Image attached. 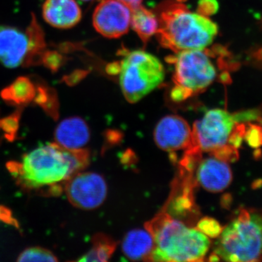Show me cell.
Returning <instances> with one entry per match:
<instances>
[{
	"instance_id": "cell-32",
	"label": "cell",
	"mask_w": 262,
	"mask_h": 262,
	"mask_svg": "<svg viewBox=\"0 0 262 262\" xmlns=\"http://www.w3.org/2000/svg\"><path fill=\"white\" fill-rule=\"evenodd\" d=\"M82 1H85V2H87V1H91V0H82Z\"/></svg>"
},
{
	"instance_id": "cell-23",
	"label": "cell",
	"mask_w": 262,
	"mask_h": 262,
	"mask_svg": "<svg viewBox=\"0 0 262 262\" xmlns=\"http://www.w3.org/2000/svg\"><path fill=\"white\" fill-rule=\"evenodd\" d=\"M67 61L68 58L64 56V53L56 50L47 49L42 57L41 65L44 66L52 73H56L64 66Z\"/></svg>"
},
{
	"instance_id": "cell-31",
	"label": "cell",
	"mask_w": 262,
	"mask_h": 262,
	"mask_svg": "<svg viewBox=\"0 0 262 262\" xmlns=\"http://www.w3.org/2000/svg\"><path fill=\"white\" fill-rule=\"evenodd\" d=\"M132 11L141 5L143 0H118Z\"/></svg>"
},
{
	"instance_id": "cell-2",
	"label": "cell",
	"mask_w": 262,
	"mask_h": 262,
	"mask_svg": "<svg viewBox=\"0 0 262 262\" xmlns=\"http://www.w3.org/2000/svg\"><path fill=\"white\" fill-rule=\"evenodd\" d=\"M145 229L155 242L150 261H202L211 246L209 237L164 210L146 222Z\"/></svg>"
},
{
	"instance_id": "cell-26",
	"label": "cell",
	"mask_w": 262,
	"mask_h": 262,
	"mask_svg": "<svg viewBox=\"0 0 262 262\" xmlns=\"http://www.w3.org/2000/svg\"><path fill=\"white\" fill-rule=\"evenodd\" d=\"M210 154L212 157L227 163H233L239 159L238 149L229 144L213 150Z\"/></svg>"
},
{
	"instance_id": "cell-11",
	"label": "cell",
	"mask_w": 262,
	"mask_h": 262,
	"mask_svg": "<svg viewBox=\"0 0 262 262\" xmlns=\"http://www.w3.org/2000/svg\"><path fill=\"white\" fill-rule=\"evenodd\" d=\"M27 51L26 32L10 26H0V63L8 69L23 66Z\"/></svg>"
},
{
	"instance_id": "cell-3",
	"label": "cell",
	"mask_w": 262,
	"mask_h": 262,
	"mask_svg": "<svg viewBox=\"0 0 262 262\" xmlns=\"http://www.w3.org/2000/svg\"><path fill=\"white\" fill-rule=\"evenodd\" d=\"M158 19L159 28L156 34L160 44L176 53L205 50L219 32L218 26L211 19L193 13L180 3H164Z\"/></svg>"
},
{
	"instance_id": "cell-4",
	"label": "cell",
	"mask_w": 262,
	"mask_h": 262,
	"mask_svg": "<svg viewBox=\"0 0 262 262\" xmlns=\"http://www.w3.org/2000/svg\"><path fill=\"white\" fill-rule=\"evenodd\" d=\"M213 253L227 261H262V210L241 208L223 228Z\"/></svg>"
},
{
	"instance_id": "cell-16",
	"label": "cell",
	"mask_w": 262,
	"mask_h": 262,
	"mask_svg": "<svg viewBox=\"0 0 262 262\" xmlns=\"http://www.w3.org/2000/svg\"><path fill=\"white\" fill-rule=\"evenodd\" d=\"M35 94V82L29 77L22 76L2 90L0 96L8 104L24 107L34 101Z\"/></svg>"
},
{
	"instance_id": "cell-1",
	"label": "cell",
	"mask_w": 262,
	"mask_h": 262,
	"mask_svg": "<svg viewBox=\"0 0 262 262\" xmlns=\"http://www.w3.org/2000/svg\"><path fill=\"white\" fill-rule=\"evenodd\" d=\"M89 163L87 149H67L54 142L26 154L21 162H8L6 166L24 189L57 196L64 190L66 182Z\"/></svg>"
},
{
	"instance_id": "cell-30",
	"label": "cell",
	"mask_w": 262,
	"mask_h": 262,
	"mask_svg": "<svg viewBox=\"0 0 262 262\" xmlns=\"http://www.w3.org/2000/svg\"><path fill=\"white\" fill-rule=\"evenodd\" d=\"M85 75L86 73L83 71H75L70 75L63 76V78H62V82H65L67 85L74 86L78 83Z\"/></svg>"
},
{
	"instance_id": "cell-12",
	"label": "cell",
	"mask_w": 262,
	"mask_h": 262,
	"mask_svg": "<svg viewBox=\"0 0 262 262\" xmlns=\"http://www.w3.org/2000/svg\"><path fill=\"white\" fill-rule=\"evenodd\" d=\"M196 181L208 192H220L230 185L232 172L227 163L211 157L198 163Z\"/></svg>"
},
{
	"instance_id": "cell-10",
	"label": "cell",
	"mask_w": 262,
	"mask_h": 262,
	"mask_svg": "<svg viewBox=\"0 0 262 262\" xmlns=\"http://www.w3.org/2000/svg\"><path fill=\"white\" fill-rule=\"evenodd\" d=\"M154 139L158 147L165 151L187 149L192 145V130L182 117L168 115L155 127Z\"/></svg>"
},
{
	"instance_id": "cell-18",
	"label": "cell",
	"mask_w": 262,
	"mask_h": 262,
	"mask_svg": "<svg viewBox=\"0 0 262 262\" xmlns=\"http://www.w3.org/2000/svg\"><path fill=\"white\" fill-rule=\"evenodd\" d=\"M130 27L144 43L158 32V16L143 6L131 11Z\"/></svg>"
},
{
	"instance_id": "cell-17",
	"label": "cell",
	"mask_w": 262,
	"mask_h": 262,
	"mask_svg": "<svg viewBox=\"0 0 262 262\" xmlns=\"http://www.w3.org/2000/svg\"><path fill=\"white\" fill-rule=\"evenodd\" d=\"M28 37V51L23 63L24 67L41 65L42 57L47 50L46 36L36 15L32 14L30 24L26 30Z\"/></svg>"
},
{
	"instance_id": "cell-21",
	"label": "cell",
	"mask_w": 262,
	"mask_h": 262,
	"mask_svg": "<svg viewBox=\"0 0 262 262\" xmlns=\"http://www.w3.org/2000/svg\"><path fill=\"white\" fill-rule=\"evenodd\" d=\"M58 258L50 250L42 247H31L24 250L17 261H58Z\"/></svg>"
},
{
	"instance_id": "cell-7",
	"label": "cell",
	"mask_w": 262,
	"mask_h": 262,
	"mask_svg": "<svg viewBox=\"0 0 262 262\" xmlns=\"http://www.w3.org/2000/svg\"><path fill=\"white\" fill-rule=\"evenodd\" d=\"M236 122L234 113L222 108L208 110L193 125L192 145L209 153L225 145Z\"/></svg>"
},
{
	"instance_id": "cell-25",
	"label": "cell",
	"mask_w": 262,
	"mask_h": 262,
	"mask_svg": "<svg viewBox=\"0 0 262 262\" xmlns=\"http://www.w3.org/2000/svg\"><path fill=\"white\" fill-rule=\"evenodd\" d=\"M244 140L248 146L253 149H258L262 146V127L261 124L256 122L246 123Z\"/></svg>"
},
{
	"instance_id": "cell-19",
	"label": "cell",
	"mask_w": 262,
	"mask_h": 262,
	"mask_svg": "<svg viewBox=\"0 0 262 262\" xmlns=\"http://www.w3.org/2000/svg\"><path fill=\"white\" fill-rule=\"evenodd\" d=\"M92 248L77 261L82 262L107 261L112 257L117 247V243L110 236L102 233L95 234L92 239Z\"/></svg>"
},
{
	"instance_id": "cell-5",
	"label": "cell",
	"mask_w": 262,
	"mask_h": 262,
	"mask_svg": "<svg viewBox=\"0 0 262 262\" xmlns=\"http://www.w3.org/2000/svg\"><path fill=\"white\" fill-rule=\"evenodd\" d=\"M119 83L125 99L130 103L140 101L159 87L165 80L161 61L147 52H129L118 67Z\"/></svg>"
},
{
	"instance_id": "cell-9",
	"label": "cell",
	"mask_w": 262,
	"mask_h": 262,
	"mask_svg": "<svg viewBox=\"0 0 262 262\" xmlns=\"http://www.w3.org/2000/svg\"><path fill=\"white\" fill-rule=\"evenodd\" d=\"M131 10L118 0H103L93 15V25L100 34L115 39L128 32Z\"/></svg>"
},
{
	"instance_id": "cell-6",
	"label": "cell",
	"mask_w": 262,
	"mask_h": 262,
	"mask_svg": "<svg viewBox=\"0 0 262 262\" xmlns=\"http://www.w3.org/2000/svg\"><path fill=\"white\" fill-rule=\"evenodd\" d=\"M173 81L172 99L182 101L203 92L216 77V70L204 50L179 52L173 58Z\"/></svg>"
},
{
	"instance_id": "cell-20",
	"label": "cell",
	"mask_w": 262,
	"mask_h": 262,
	"mask_svg": "<svg viewBox=\"0 0 262 262\" xmlns=\"http://www.w3.org/2000/svg\"><path fill=\"white\" fill-rule=\"evenodd\" d=\"M36 84V94L34 102L42 108L48 116L54 120L59 117V101L56 90L48 84L38 82Z\"/></svg>"
},
{
	"instance_id": "cell-15",
	"label": "cell",
	"mask_w": 262,
	"mask_h": 262,
	"mask_svg": "<svg viewBox=\"0 0 262 262\" xmlns=\"http://www.w3.org/2000/svg\"><path fill=\"white\" fill-rule=\"evenodd\" d=\"M154 248L152 235L146 229L130 231L122 244V252L133 261H150Z\"/></svg>"
},
{
	"instance_id": "cell-13",
	"label": "cell",
	"mask_w": 262,
	"mask_h": 262,
	"mask_svg": "<svg viewBox=\"0 0 262 262\" xmlns=\"http://www.w3.org/2000/svg\"><path fill=\"white\" fill-rule=\"evenodd\" d=\"M42 16L54 28L71 29L80 21L82 10L75 0H46Z\"/></svg>"
},
{
	"instance_id": "cell-29",
	"label": "cell",
	"mask_w": 262,
	"mask_h": 262,
	"mask_svg": "<svg viewBox=\"0 0 262 262\" xmlns=\"http://www.w3.org/2000/svg\"><path fill=\"white\" fill-rule=\"evenodd\" d=\"M0 221L7 225L13 226L15 228H19L18 221L13 216L10 209L4 206H0Z\"/></svg>"
},
{
	"instance_id": "cell-24",
	"label": "cell",
	"mask_w": 262,
	"mask_h": 262,
	"mask_svg": "<svg viewBox=\"0 0 262 262\" xmlns=\"http://www.w3.org/2000/svg\"><path fill=\"white\" fill-rule=\"evenodd\" d=\"M196 229L207 237L213 239L220 237L223 230L219 222L211 217H204L198 221Z\"/></svg>"
},
{
	"instance_id": "cell-14",
	"label": "cell",
	"mask_w": 262,
	"mask_h": 262,
	"mask_svg": "<svg viewBox=\"0 0 262 262\" xmlns=\"http://www.w3.org/2000/svg\"><path fill=\"white\" fill-rule=\"evenodd\" d=\"M91 132L89 125L79 117L62 120L54 132L55 143L67 149H79L89 142Z\"/></svg>"
},
{
	"instance_id": "cell-28",
	"label": "cell",
	"mask_w": 262,
	"mask_h": 262,
	"mask_svg": "<svg viewBox=\"0 0 262 262\" xmlns=\"http://www.w3.org/2000/svg\"><path fill=\"white\" fill-rule=\"evenodd\" d=\"M219 5L215 0H201L199 3V13L202 15H212L218 10Z\"/></svg>"
},
{
	"instance_id": "cell-22",
	"label": "cell",
	"mask_w": 262,
	"mask_h": 262,
	"mask_svg": "<svg viewBox=\"0 0 262 262\" xmlns=\"http://www.w3.org/2000/svg\"><path fill=\"white\" fill-rule=\"evenodd\" d=\"M24 107H18L9 116L0 120V128L4 131L5 137L8 141H15L18 134L20 117Z\"/></svg>"
},
{
	"instance_id": "cell-8",
	"label": "cell",
	"mask_w": 262,
	"mask_h": 262,
	"mask_svg": "<svg viewBox=\"0 0 262 262\" xmlns=\"http://www.w3.org/2000/svg\"><path fill=\"white\" fill-rule=\"evenodd\" d=\"M63 191L72 206L82 210H94L106 199L107 185L99 174L80 172L66 182Z\"/></svg>"
},
{
	"instance_id": "cell-27",
	"label": "cell",
	"mask_w": 262,
	"mask_h": 262,
	"mask_svg": "<svg viewBox=\"0 0 262 262\" xmlns=\"http://www.w3.org/2000/svg\"><path fill=\"white\" fill-rule=\"evenodd\" d=\"M246 130V123L236 122L235 125L229 136L227 144L239 149L244 140L245 133Z\"/></svg>"
}]
</instances>
